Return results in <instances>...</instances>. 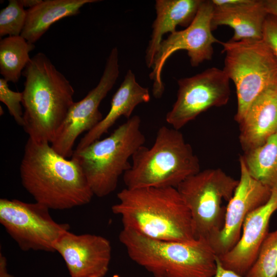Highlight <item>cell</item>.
<instances>
[{
    "label": "cell",
    "instance_id": "1",
    "mask_svg": "<svg viewBox=\"0 0 277 277\" xmlns=\"http://www.w3.org/2000/svg\"><path fill=\"white\" fill-rule=\"evenodd\" d=\"M19 170L24 188L50 209L85 205L94 195L78 162L62 156L49 143L28 138Z\"/></svg>",
    "mask_w": 277,
    "mask_h": 277
},
{
    "label": "cell",
    "instance_id": "2",
    "mask_svg": "<svg viewBox=\"0 0 277 277\" xmlns=\"http://www.w3.org/2000/svg\"><path fill=\"white\" fill-rule=\"evenodd\" d=\"M117 197L111 210L121 217L123 228L154 240L196 239L190 211L176 188H125Z\"/></svg>",
    "mask_w": 277,
    "mask_h": 277
},
{
    "label": "cell",
    "instance_id": "3",
    "mask_svg": "<svg viewBox=\"0 0 277 277\" xmlns=\"http://www.w3.org/2000/svg\"><path fill=\"white\" fill-rule=\"evenodd\" d=\"M22 75L23 127L32 140L51 143L74 102L73 88L42 52L31 58Z\"/></svg>",
    "mask_w": 277,
    "mask_h": 277
},
{
    "label": "cell",
    "instance_id": "4",
    "mask_svg": "<svg viewBox=\"0 0 277 277\" xmlns=\"http://www.w3.org/2000/svg\"><path fill=\"white\" fill-rule=\"evenodd\" d=\"M119 240L130 259L154 277H212L216 271V254L204 239L158 240L123 228Z\"/></svg>",
    "mask_w": 277,
    "mask_h": 277
},
{
    "label": "cell",
    "instance_id": "5",
    "mask_svg": "<svg viewBox=\"0 0 277 277\" xmlns=\"http://www.w3.org/2000/svg\"><path fill=\"white\" fill-rule=\"evenodd\" d=\"M123 174L128 189L174 187L200 170V162L179 130L162 126L150 148L140 147Z\"/></svg>",
    "mask_w": 277,
    "mask_h": 277
},
{
    "label": "cell",
    "instance_id": "6",
    "mask_svg": "<svg viewBox=\"0 0 277 277\" xmlns=\"http://www.w3.org/2000/svg\"><path fill=\"white\" fill-rule=\"evenodd\" d=\"M141 122L138 115L133 116L107 137L74 151L71 157L80 165L94 195L103 197L113 192L121 175L131 167L129 159L146 141Z\"/></svg>",
    "mask_w": 277,
    "mask_h": 277
},
{
    "label": "cell",
    "instance_id": "7",
    "mask_svg": "<svg viewBox=\"0 0 277 277\" xmlns=\"http://www.w3.org/2000/svg\"><path fill=\"white\" fill-rule=\"evenodd\" d=\"M225 53L223 69L234 83L237 97L234 120H242L254 100L277 84V58L263 39L221 42Z\"/></svg>",
    "mask_w": 277,
    "mask_h": 277
},
{
    "label": "cell",
    "instance_id": "8",
    "mask_svg": "<svg viewBox=\"0 0 277 277\" xmlns=\"http://www.w3.org/2000/svg\"><path fill=\"white\" fill-rule=\"evenodd\" d=\"M237 180L220 168L200 170L176 188L192 217L195 239L209 243L222 230L226 206L238 185Z\"/></svg>",
    "mask_w": 277,
    "mask_h": 277
},
{
    "label": "cell",
    "instance_id": "9",
    "mask_svg": "<svg viewBox=\"0 0 277 277\" xmlns=\"http://www.w3.org/2000/svg\"><path fill=\"white\" fill-rule=\"evenodd\" d=\"M49 210L36 202L1 199L0 223L22 250L54 252L57 241L70 226L55 222Z\"/></svg>",
    "mask_w": 277,
    "mask_h": 277
},
{
    "label": "cell",
    "instance_id": "10",
    "mask_svg": "<svg viewBox=\"0 0 277 277\" xmlns=\"http://www.w3.org/2000/svg\"><path fill=\"white\" fill-rule=\"evenodd\" d=\"M213 12L212 1H203L191 24L185 29L175 31L162 40L154 58L149 77L153 81L152 94L161 98L164 91L161 73L167 59L174 52L185 50L192 66L211 60L213 45L220 43L212 33L211 21Z\"/></svg>",
    "mask_w": 277,
    "mask_h": 277
},
{
    "label": "cell",
    "instance_id": "11",
    "mask_svg": "<svg viewBox=\"0 0 277 277\" xmlns=\"http://www.w3.org/2000/svg\"><path fill=\"white\" fill-rule=\"evenodd\" d=\"M229 81L224 70L216 67L179 80L177 98L166 114L167 123L180 130L209 109L226 105L231 94Z\"/></svg>",
    "mask_w": 277,
    "mask_h": 277
},
{
    "label": "cell",
    "instance_id": "12",
    "mask_svg": "<svg viewBox=\"0 0 277 277\" xmlns=\"http://www.w3.org/2000/svg\"><path fill=\"white\" fill-rule=\"evenodd\" d=\"M119 75L118 52L112 49L97 85L82 100L74 102L51 143L53 149L65 158L72 157L78 136L89 132L103 118L99 110L103 100L114 85Z\"/></svg>",
    "mask_w": 277,
    "mask_h": 277
},
{
    "label": "cell",
    "instance_id": "13",
    "mask_svg": "<svg viewBox=\"0 0 277 277\" xmlns=\"http://www.w3.org/2000/svg\"><path fill=\"white\" fill-rule=\"evenodd\" d=\"M240 177L233 195L226 206L223 227L210 243L217 256L230 251L240 239L243 224L247 215L266 204L272 189L253 177L241 155Z\"/></svg>",
    "mask_w": 277,
    "mask_h": 277
},
{
    "label": "cell",
    "instance_id": "14",
    "mask_svg": "<svg viewBox=\"0 0 277 277\" xmlns=\"http://www.w3.org/2000/svg\"><path fill=\"white\" fill-rule=\"evenodd\" d=\"M64 260L70 277H104L111 257V246L105 238L90 233H64L55 246Z\"/></svg>",
    "mask_w": 277,
    "mask_h": 277
},
{
    "label": "cell",
    "instance_id": "15",
    "mask_svg": "<svg viewBox=\"0 0 277 277\" xmlns=\"http://www.w3.org/2000/svg\"><path fill=\"white\" fill-rule=\"evenodd\" d=\"M277 210V189L268 201L246 217L240 240L230 251L217 256L223 267L245 276L254 263L260 247L268 233L270 218Z\"/></svg>",
    "mask_w": 277,
    "mask_h": 277
},
{
    "label": "cell",
    "instance_id": "16",
    "mask_svg": "<svg viewBox=\"0 0 277 277\" xmlns=\"http://www.w3.org/2000/svg\"><path fill=\"white\" fill-rule=\"evenodd\" d=\"M212 30L228 26L234 31L232 41L261 39L268 13L264 0H212Z\"/></svg>",
    "mask_w": 277,
    "mask_h": 277
},
{
    "label": "cell",
    "instance_id": "17",
    "mask_svg": "<svg viewBox=\"0 0 277 277\" xmlns=\"http://www.w3.org/2000/svg\"><path fill=\"white\" fill-rule=\"evenodd\" d=\"M244 152L258 147L277 132V84L262 92L238 123Z\"/></svg>",
    "mask_w": 277,
    "mask_h": 277
},
{
    "label": "cell",
    "instance_id": "18",
    "mask_svg": "<svg viewBox=\"0 0 277 277\" xmlns=\"http://www.w3.org/2000/svg\"><path fill=\"white\" fill-rule=\"evenodd\" d=\"M150 99L148 89L141 86L136 82L132 71L128 70L123 82L112 98L108 113L94 128L81 138L75 150H81L100 140L120 117L123 116L130 118L137 105L148 102Z\"/></svg>",
    "mask_w": 277,
    "mask_h": 277
},
{
    "label": "cell",
    "instance_id": "19",
    "mask_svg": "<svg viewBox=\"0 0 277 277\" xmlns=\"http://www.w3.org/2000/svg\"><path fill=\"white\" fill-rule=\"evenodd\" d=\"M203 0H156V17L146 51V63L152 68L154 58L163 36L175 31L177 26L187 27L195 17Z\"/></svg>",
    "mask_w": 277,
    "mask_h": 277
},
{
    "label": "cell",
    "instance_id": "20",
    "mask_svg": "<svg viewBox=\"0 0 277 277\" xmlns=\"http://www.w3.org/2000/svg\"><path fill=\"white\" fill-rule=\"evenodd\" d=\"M97 0H45L27 10V18L21 35L34 44L56 22L77 15L84 5Z\"/></svg>",
    "mask_w": 277,
    "mask_h": 277
},
{
    "label": "cell",
    "instance_id": "21",
    "mask_svg": "<svg viewBox=\"0 0 277 277\" xmlns=\"http://www.w3.org/2000/svg\"><path fill=\"white\" fill-rule=\"evenodd\" d=\"M241 156L253 177L272 190L277 189V132Z\"/></svg>",
    "mask_w": 277,
    "mask_h": 277
},
{
    "label": "cell",
    "instance_id": "22",
    "mask_svg": "<svg viewBox=\"0 0 277 277\" xmlns=\"http://www.w3.org/2000/svg\"><path fill=\"white\" fill-rule=\"evenodd\" d=\"M21 35L8 36L0 41V73L8 82L17 83L30 61L34 49Z\"/></svg>",
    "mask_w": 277,
    "mask_h": 277
},
{
    "label": "cell",
    "instance_id": "23",
    "mask_svg": "<svg viewBox=\"0 0 277 277\" xmlns=\"http://www.w3.org/2000/svg\"><path fill=\"white\" fill-rule=\"evenodd\" d=\"M244 277H277V230L268 232Z\"/></svg>",
    "mask_w": 277,
    "mask_h": 277
},
{
    "label": "cell",
    "instance_id": "24",
    "mask_svg": "<svg viewBox=\"0 0 277 277\" xmlns=\"http://www.w3.org/2000/svg\"><path fill=\"white\" fill-rule=\"evenodd\" d=\"M27 18V10L19 0H9L0 11V36L21 35Z\"/></svg>",
    "mask_w": 277,
    "mask_h": 277
},
{
    "label": "cell",
    "instance_id": "25",
    "mask_svg": "<svg viewBox=\"0 0 277 277\" xmlns=\"http://www.w3.org/2000/svg\"><path fill=\"white\" fill-rule=\"evenodd\" d=\"M8 82L0 78V101L7 107L9 114L19 126H23L22 92L14 91L9 88Z\"/></svg>",
    "mask_w": 277,
    "mask_h": 277
},
{
    "label": "cell",
    "instance_id": "26",
    "mask_svg": "<svg viewBox=\"0 0 277 277\" xmlns=\"http://www.w3.org/2000/svg\"><path fill=\"white\" fill-rule=\"evenodd\" d=\"M262 39L268 45L277 58V18L268 14L265 20Z\"/></svg>",
    "mask_w": 277,
    "mask_h": 277
},
{
    "label": "cell",
    "instance_id": "27",
    "mask_svg": "<svg viewBox=\"0 0 277 277\" xmlns=\"http://www.w3.org/2000/svg\"><path fill=\"white\" fill-rule=\"evenodd\" d=\"M216 261L217 265L216 271L215 274L212 277H244L232 271L226 269L223 267L217 258V255Z\"/></svg>",
    "mask_w": 277,
    "mask_h": 277
},
{
    "label": "cell",
    "instance_id": "28",
    "mask_svg": "<svg viewBox=\"0 0 277 277\" xmlns=\"http://www.w3.org/2000/svg\"><path fill=\"white\" fill-rule=\"evenodd\" d=\"M264 3L268 14L277 18V0H264Z\"/></svg>",
    "mask_w": 277,
    "mask_h": 277
},
{
    "label": "cell",
    "instance_id": "29",
    "mask_svg": "<svg viewBox=\"0 0 277 277\" xmlns=\"http://www.w3.org/2000/svg\"><path fill=\"white\" fill-rule=\"evenodd\" d=\"M0 277H12L8 272L7 259L2 253L0 254Z\"/></svg>",
    "mask_w": 277,
    "mask_h": 277
},
{
    "label": "cell",
    "instance_id": "30",
    "mask_svg": "<svg viewBox=\"0 0 277 277\" xmlns=\"http://www.w3.org/2000/svg\"><path fill=\"white\" fill-rule=\"evenodd\" d=\"M21 3L24 7H28V9L33 8L39 3L42 0H19Z\"/></svg>",
    "mask_w": 277,
    "mask_h": 277
},
{
    "label": "cell",
    "instance_id": "31",
    "mask_svg": "<svg viewBox=\"0 0 277 277\" xmlns=\"http://www.w3.org/2000/svg\"><path fill=\"white\" fill-rule=\"evenodd\" d=\"M116 277H120V276H116Z\"/></svg>",
    "mask_w": 277,
    "mask_h": 277
}]
</instances>
